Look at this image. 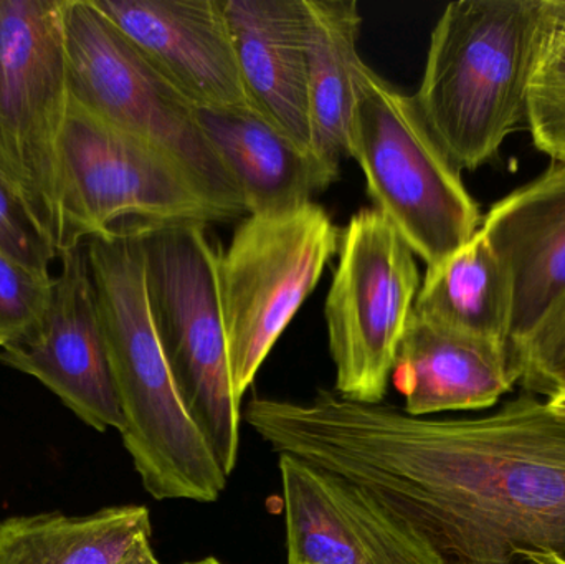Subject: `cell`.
<instances>
[{"label":"cell","mask_w":565,"mask_h":564,"mask_svg":"<svg viewBox=\"0 0 565 564\" xmlns=\"http://www.w3.org/2000/svg\"><path fill=\"white\" fill-rule=\"evenodd\" d=\"M544 0H458L431 32L414 99L460 171L500 155L524 121Z\"/></svg>","instance_id":"cell-3"},{"label":"cell","mask_w":565,"mask_h":564,"mask_svg":"<svg viewBox=\"0 0 565 564\" xmlns=\"http://www.w3.org/2000/svg\"><path fill=\"white\" fill-rule=\"evenodd\" d=\"M151 536L145 506L12 517L0 522V564H161Z\"/></svg>","instance_id":"cell-18"},{"label":"cell","mask_w":565,"mask_h":564,"mask_svg":"<svg viewBox=\"0 0 565 564\" xmlns=\"http://www.w3.org/2000/svg\"><path fill=\"white\" fill-rule=\"evenodd\" d=\"M109 364L121 404V437L152 499L214 503L227 487L185 411L166 360L136 232L86 242Z\"/></svg>","instance_id":"cell-2"},{"label":"cell","mask_w":565,"mask_h":564,"mask_svg":"<svg viewBox=\"0 0 565 564\" xmlns=\"http://www.w3.org/2000/svg\"><path fill=\"white\" fill-rule=\"evenodd\" d=\"M392 376L414 417L487 409L520 383L510 347L444 330L414 311Z\"/></svg>","instance_id":"cell-16"},{"label":"cell","mask_w":565,"mask_h":564,"mask_svg":"<svg viewBox=\"0 0 565 564\" xmlns=\"http://www.w3.org/2000/svg\"><path fill=\"white\" fill-rule=\"evenodd\" d=\"M42 323L0 348V364L39 380L98 433L125 429L121 404L99 320L86 245L60 255Z\"/></svg>","instance_id":"cell-11"},{"label":"cell","mask_w":565,"mask_h":564,"mask_svg":"<svg viewBox=\"0 0 565 564\" xmlns=\"http://www.w3.org/2000/svg\"><path fill=\"white\" fill-rule=\"evenodd\" d=\"M547 6H550L554 12L565 17V0H547Z\"/></svg>","instance_id":"cell-26"},{"label":"cell","mask_w":565,"mask_h":564,"mask_svg":"<svg viewBox=\"0 0 565 564\" xmlns=\"http://www.w3.org/2000/svg\"><path fill=\"white\" fill-rule=\"evenodd\" d=\"M53 278L36 277L0 251V348L29 337L45 317Z\"/></svg>","instance_id":"cell-23"},{"label":"cell","mask_w":565,"mask_h":564,"mask_svg":"<svg viewBox=\"0 0 565 564\" xmlns=\"http://www.w3.org/2000/svg\"><path fill=\"white\" fill-rule=\"evenodd\" d=\"M201 224L136 228L156 330L179 397L231 477L237 466L242 404L232 390L217 294V252Z\"/></svg>","instance_id":"cell-6"},{"label":"cell","mask_w":565,"mask_h":564,"mask_svg":"<svg viewBox=\"0 0 565 564\" xmlns=\"http://www.w3.org/2000/svg\"><path fill=\"white\" fill-rule=\"evenodd\" d=\"M414 315L444 330L510 347V274L481 228L450 257L427 267Z\"/></svg>","instance_id":"cell-20"},{"label":"cell","mask_w":565,"mask_h":564,"mask_svg":"<svg viewBox=\"0 0 565 564\" xmlns=\"http://www.w3.org/2000/svg\"><path fill=\"white\" fill-rule=\"evenodd\" d=\"M480 228L510 274L513 350L565 295V164L498 201Z\"/></svg>","instance_id":"cell-14"},{"label":"cell","mask_w":565,"mask_h":564,"mask_svg":"<svg viewBox=\"0 0 565 564\" xmlns=\"http://www.w3.org/2000/svg\"><path fill=\"white\" fill-rule=\"evenodd\" d=\"M58 254L145 225L228 221L175 162L70 95L58 145Z\"/></svg>","instance_id":"cell-7"},{"label":"cell","mask_w":565,"mask_h":564,"mask_svg":"<svg viewBox=\"0 0 565 564\" xmlns=\"http://www.w3.org/2000/svg\"><path fill=\"white\" fill-rule=\"evenodd\" d=\"M224 10L252 105L311 151L305 0H224Z\"/></svg>","instance_id":"cell-15"},{"label":"cell","mask_w":565,"mask_h":564,"mask_svg":"<svg viewBox=\"0 0 565 564\" xmlns=\"http://www.w3.org/2000/svg\"><path fill=\"white\" fill-rule=\"evenodd\" d=\"M341 231L308 202L245 219L217 254L232 390L242 404L275 343L339 251Z\"/></svg>","instance_id":"cell-8"},{"label":"cell","mask_w":565,"mask_h":564,"mask_svg":"<svg viewBox=\"0 0 565 564\" xmlns=\"http://www.w3.org/2000/svg\"><path fill=\"white\" fill-rule=\"evenodd\" d=\"M182 564H224V563L218 562L217 558H212V556H209V558L198 560V562H189V563H182Z\"/></svg>","instance_id":"cell-27"},{"label":"cell","mask_w":565,"mask_h":564,"mask_svg":"<svg viewBox=\"0 0 565 564\" xmlns=\"http://www.w3.org/2000/svg\"><path fill=\"white\" fill-rule=\"evenodd\" d=\"M308 10V99L311 151L339 169L364 60L358 53L362 15L355 0H305Z\"/></svg>","instance_id":"cell-19"},{"label":"cell","mask_w":565,"mask_h":564,"mask_svg":"<svg viewBox=\"0 0 565 564\" xmlns=\"http://www.w3.org/2000/svg\"><path fill=\"white\" fill-rule=\"evenodd\" d=\"M511 354L526 393L550 400L565 390V295Z\"/></svg>","instance_id":"cell-22"},{"label":"cell","mask_w":565,"mask_h":564,"mask_svg":"<svg viewBox=\"0 0 565 564\" xmlns=\"http://www.w3.org/2000/svg\"><path fill=\"white\" fill-rule=\"evenodd\" d=\"M65 52L70 95L83 108L168 156L228 217L247 212L198 106L92 0H66Z\"/></svg>","instance_id":"cell-5"},{"label":"cell","mask_w":565,"mask_h":564,"mask_svg":"<svg viewBox=\"0 0 565 564\" xmlns=\"http://www.w3.org/2000/svg\"><path fill=\"white\" fill-rule=\"evenodd\" d=\"M348 156L364 172L375 211L427 267L450 257L481 227L480 205L414 96L367 65L359 73Z\"/></svg>","instance_id":"cell-4"},{"label":"cell","mask_w":565,"mask_h":564,"mask_svg":"<svg viewBox=\"0 0 565 564\" xmlns=\"http://www.w3.org/2000/svg\"><path fill=\"white\" fill-rule=\"evenodd\" d=\"M242 417L278 456L361 489L444 564L565 552V416L536 394L475 419L414 417L335 391L257 397Z\"/></svg>","instance_id":"cell-1"},{"label":"cell","mask_w":565,"mask_h":564,"mask_svg":"<svg viewBox=\"0 0 565 564\" xmlns=\"http://www.w3.org/2000/svg\"><path fill=\"white\" fill-rule=\"evenodd\" d=\"M65 3L0 0V181L56 252L58 145L70 105Z\"/></svg>","instance_id":"cell-9"},{"label":"cell","mask_w":565,"mask_h":564,"mask_svg":"<svg viewBox=\"0 0 565 564\" xmlns=\"http://www.w3.org/2000/svg\"><path fill=\"white\" fill-rule=\"evenodd\" d=\"M198 108L257 111L224 0H92Z\"/></svg>","instance_id":"cell-13"},{"label":"cell","mask_w":565,"mask_h":564,"mask_svg":"<svg viewBox=\"0 0 565 564\" xmlns=\"http://www.w3.org/2000/svg\"><path fill=\"white\" fill-rule=\"evenodd\" d=\"M546 401L547 404H550V406L556 411V413L563 414V416H565V390L561 391L559 394H556V396L550 397V400Z\"/></svg>","instance_id":"cell-25"},{"label":"cell","mask_w":565,"mask_h":564,"mask_svg":"<svg viewBox=\"0 0 565 564\" xmlns=\"http://www.w3.org/2000/svg\"><path fill=\"white\" fill-rule=\"evenodd\" d=\"M288 564H444L348 480L278 456Z\"/></svg>","instance_id":"cell-12"},{"label":"cell","mask_w":565,"mask_h":564,"mask_svg":"<svg viewBox=\"0 0 565 564\" xmlns=\"http://www.w3.org/2000/svg\"><path fill=\"white\" fill-rule=\"evenodd\" d=\"M199 119L234 175L250 215L308 204L338 179L339 169L326 164L257 111L199 108Z\"/></svg>","instance_id":"cell-17"},{"label":"cell","mask_w":565,"mask_h":564,"mask_svg":"<svg viewBox=\"0 0 565 564\" xmlns=\"http://www.w3.org/2000/svg\"><path fill=\"white\" fill-rule=\"evenodd\" d=\"M0 251L36 277L53 278L52 264L60 257L25 205L0 181Z\"/></svg>","instance_id":"cell-24"},{"label":"cell","mask_w":565,"mask_h":564,"mask_svg":"<svg viewBox=\"0 0 565 564\" xmlns=\"http://www.w3.org/2000/svg\"><path fill=\"white\" fill-rule=\"evenodd\" d=\"M338 255L324 305L335 394L381 404L422 284L415 254L375 209H362Z\"/></svg>","instance_id":"cell-10"},{"label":"cell","mask_w":565,"mask_h":564,"mask_svg":"<svg viewBox=\"0 0 565 564\" xmlns=\"http://www.w3.org/2000/svg\"><path fill=\"white\" fill-rule=\"evenodd\" d=\"M524 121L537 151L556 164H565V17L554 12L547 0Z\"/></svg>","instance_id":"cell-21"}]
</instances>
